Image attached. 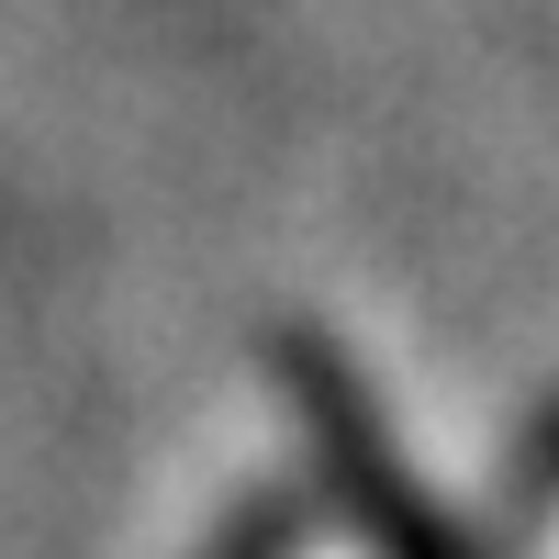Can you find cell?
I'll return each instance as SVG.
<instances>
[{
    "label": "cell",
    "instance_id": "cell-1",
    "mask_svg": "<svg viewBox=\"0 0 559 559\" xmlns=\"http://www.w3.org/2000/svg\"><path fill=\"white\" fill-rule=\"evenodd\" d=\"M280 403H292L302 459H313V492H302V503H324L369 559H481L471 526L414 481V459H403V437H392L381 392L358 381V358H347L336 336H313V324L280 336Z\"/></svg>",
    "mask_w": 559,
    "mask_h": 559
},
{
    "label": "cell",
    "instance_id": "cell-2",
    "mask_svg": "<svg viewBox=\"0 0 559 559\" xmlns=\"http://www.w3.org/2000/svg\"><path fill=\"white\" fill-rule=\"evenodd\" d=\"M302 548H313L302 481H269V492H236V503H224V526H213L202 559H302Z\"/></svg>",
    "mask_w": 559,
    "mask_h": 559
}]
</instances>
